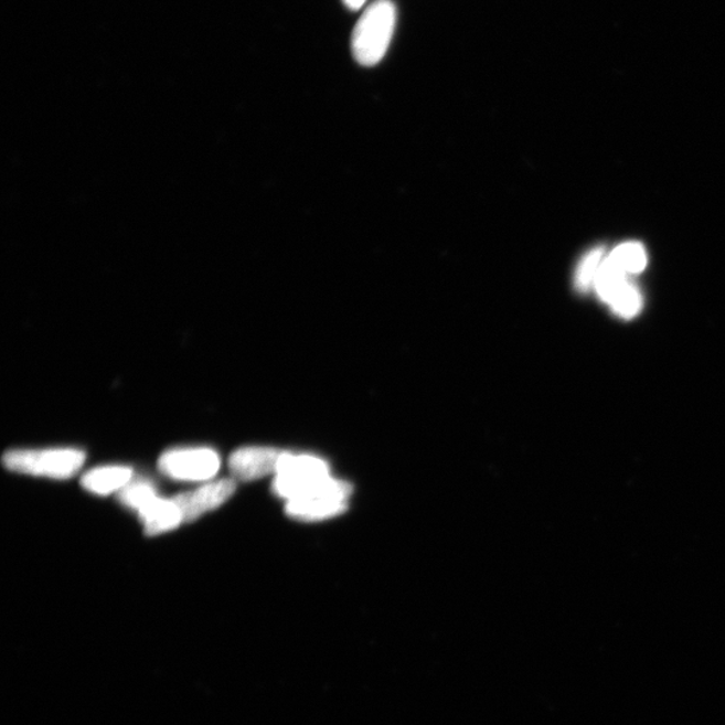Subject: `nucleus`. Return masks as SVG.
<instances>
[{"label": "nucleus", "instance_id": "f257e3e1", "mask_svg": "<svg viewBox=\"0 0 725 725\" xmlns=\"http://www.w3.org/2000/svg\"><path fill=\"white\" fill-rule=\"evenodd\" d=\"M396 10L392 0L369 6L352 34L353 57L363 66L380 64L393 40Z\"/></svg>", "mask_w": 725, "mask_h": 725}, {"label": "nucleus", "instance_id": "f03ea898", "mask_svg": "<svg viewBox=\"0 0 725 725\" xmlns=\"http://www.w3.org/2000/svg\"><path fill=\"white\" fill-rule=\"evenodd\" d=\"M276 475L273 492L288 501L318 491L332 479L328 465L320 458L294 454L281 455Z\"/></svg>", "mask_w": 725, "mask_h": 725}, {"label": "nucleus", "instance_id": "7ed1b4c3", "mask_svg": "<svg viewBox=\"0 0 725 725\" xmlns=\"http://www.w3.org/2000/svg\"><path fill=\"white\" fill-rule=\"evenodd\" d=\"M85 461V454L74 449L11 450L3 456V465L12 472L70 479Z\"/></svg>", "mask_w": 725, "mask_h": 725}, {"label": "nucleus", "instance_id": "20e7f679", "mask_svg": "<svg viewBox=\"0 0 725 725\" xmlns=\"http://www.w3.org/2000/svg\"><path fill=\"white\" fill-rule=\"evenodd\" d=\"M351 487L343 481L331 479L324 486L303 498L288 501L287 513L290 518L307 520H321L332 518L345 510L346 499Z\"/></svg>", "mask_w": 725, "mask_h": 725}, {"label": "nucleus", "instance_id": "39448f33", "mask_svg": "<svg viewBox=\"0 0 725 725\" xmlns=\"http://www.w3.org/2000/svg\"><path fill=\"white\" fill-rule=\"evenodd\" d=\"M220 457L210 449H178L161 455V473L182 481L210 480L220 470Z\"/></svg>", "mask_w": 725, "mask_h": 725}, {"label": "nucleus", "instance_id": "423d86ee", "mask_svg": "<svg viewBox=\"0 0 725 725\" xmlns=\"http://www.w3.org/2000/svg\"><path fill=\"white\" fill-rule=\"evenodd\" d=\"M237 489V483L233 479H222L210 482L207 486L195 489V491L178 494L172 500L182 512L183 522H195L202 514L216 510L225 504Z\"/></svg>", "mask_w": 725, "mask_h": 725}, {"label": "nucleus", "instance_id": "0eeeda50", "mask_svg": "<svg viewBox=\"0 0 725 725\" xmlns=\"http://www.w3.org/2000/svg\"><path fill=\"white\" fill-rule=\"evenodd\" d=\"M282 451L270 448H242L231 456V467L234 479L253 481L264 476L277 472Z\"/></svg>", "mask_w": 725, "mask_h": 725}, {"label": "nucleus", "instance_id": "6e6552de", "mask_svg": "<svg viewBox=\"0 0 725 725\" xmlns=\"http://www.w3.org/2000/svg\"><path fill=\"white\" fill-rule=\"evenodd\" d=\"M139 516L145 524L147 536H157L178 529L183 523L182 512L175 501L154 499L150 504L141 508Z\"/></svg>", "mask_w": 725, "mask_h": 725}, {"label": "nucleus", "instance_id": "1a4fd4ad", "mask_svg": "<svg viewBox=\"0 0 725 725\" xmlns=\"http://www.w3.org/2000/svg\"><path fill=\"white\" fill-rule=\"evenodd\" d=\"M132 480V469L126 467H108L93 469L81 479V486L86 491L107 495L121 491Z\"/></svg>", "mask_w": 725, "mask_h": 725}, {"label": "nucleus", "instance_id": "9d476101", "mask_svg": "<svg viewBox=\"0 0 725 725\" xmlns=\"http://www.w3.org/2000/svg\"><path fill=\"white\" fill-rule=\"evenodd\" d=\"M628 284L626 273L610 257L605 258L595 280L600 299L611 303Z\"/></svg>", "mask_w": 725, "mask_h": 725}, {"label": "nucleus", "instance_id": "9b49d317", "mask_svg": "<svg viewBox=\"0 0 725 725\" xmlns=\"http://www.w3.org/2000/svg\"><path fill=\"white\" fill-rule=\"evenodd\" d=\"M626 275H635L647 268L648 258L641 244L629 242V244L619 245L609 256Z\"/></svg>", "mask_w": 725, "mask_h": 725}, {"label": "nucleus", "instance_id": "f8f14e48", "mask_svg": "<svg viewBox=\"0 0 725 725\" xmlns=\"http://www.w3.org/2000/svg\"><path fill=\"white\" fill-rule=\"evenodd\" d=\"M604 253V247H597V249L587 253L584 259H582L575 273V288L579 292H588L591 287H595V280H597L600 265H603L605 259Z\"/></svg>", "mask_w": 725, "mask_h": 725}, {"label": "nucleus", "instance_id": "ddd939ff", "mask_svg": "<svg viewBox=\"0 0 725 725\" xmlns=\"http://www.w3.org/2000/svg\"><path fill=\"white\" fill-rule=\"evenodd\" d=\"M157 498L153 487L146 481L129 482L119 493L120 503L138 512Z\"/></svg>", "mask_w": 725, "mask_h": 725}, {"label": "nucleus", "instance_id": "4468645a", "mask_svg": "<svg viewBox=\"0 0 725 725\" xmlns=\"http://www.w3.org/2000/svg\"><path fill=\"white\" fill-rule=\"evenodd\" d=\"M612 311L621 318L629 319L641 311L642 296L640 290L633 284H628L615 300L610 303Z\"/></svg>", "mask_w": 725, "mask_h": 725}, {"label": "nucleus", "instance_id": "2eb2a0df", "mask_svg": "<svg viewBox=\"0 0 725 725\" xmlns=\"http://www.w3.org/2000/svg\"><path fill=\"white\" fill-rule=\"evenodd\" d=\"M344 3L346 4V8H350L351 10H359L365 3V0H344Z\"/></svg>", "mask_w": 725, "mask_h": 725}]
</instances>
